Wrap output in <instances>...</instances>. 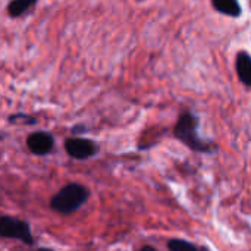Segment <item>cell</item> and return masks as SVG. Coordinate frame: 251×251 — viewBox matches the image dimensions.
I'll use <instances>...</instances> for the list:
<instances>
[{
	"mask_svg": "<svg viewBox=\"0 0 251 251\" xmlns=\"http://www.w3.org/2000/svg\"><path fill=\"white\" fill-rule=\"evenodd\" d=\"M199 118L193 112H184L174 129L175 137L182 141L187 147L199 153H212L215 151V146L212 141L204 140L199 134Z\"/></svg>",
	"mask_w": 251,
	"mask_h": 251,
	"instance_id": "cell-1",
	"label": "cell"
},
{
	"mask_svg": "<svg viewBox=\"0 0 251 251\" xmlns=\"http://www.w3.org/2000/svg\"><path fill=\"white\" fill-rule=\"evenodd\" d=\"M88 190L79 184L65 185L50 201V207L62 215H72L88 200Z\"/></svg>",
	"mask_w": 251,
	"mask_h": 251,
	"instance_id": "cell-2",
	"label": "cell"
},
{
	"mask_svg": "<svg viewBox=\"0 0 251 251\" xmlns=\"http://www.w3.org/2000/svg\"><path fill=\"white\" fill-rule=\"evenodd\" d=\"M0 237L19 240L28 246L34 243L29 224L12 216H0Z\"/></svg>",
	"mask_w": 251,
	"mask_h": 251,
	"instance_id": "cell-3",
	"label": "cell"
},
{
	"mask_svg": "<svg viewBox=\"0 0 251 251\" xmlns=\"http://www.w3.org/2000/svg\"><path fill=\"white\" fill-rule=\"evenodd\" d=\"M65 149L68 154L78 160H85L97 154V146L91 140L85 138H68L65 143Z\"/></svg>",
	"mask_w": 251,
	"mask_h": 251,
	"instance_id": "cell-4",
	"label": "cell"
},
{
	"mask_svg": "<svg viewBox=\"0 0 251 251\" xmlns=\"http://www.w3.org/2000/svg\"><path fill=\"white\" fill-rule=\"evenodd\" d=\"M26 146L31 150V153H34L37 156H46L54 147V140H53L51 134L40 131V132L31 134L26 138Z\"/></svg>",
	"mask_w": 251,
	"mask_h": 251,
	"instance_id": "cell-5",
	"label": "cell"
},
{
	"mask_svg": "<svg viewBox=\"0 0 251 251\" xmlns=\"http://www.w3.org/2000/svg\"><path fill=\"white\" fill-rule=\"evenodd\" d=\"M237 74L240 81L246 85H251V57L247 51H241L237 56Z\"/></svg>",
	"mask_w": 251,
	"mask_h": 251,
	"instance_id": "cell-6",
	"label": "cell"
},
{
	"mask_svg": "<svg viewBox=\"0 0 251 251\" xmlns=\"http://www.w3.org/2000/svg\"><path fill=\"white\" fill-rule=\"evenodd\" d=\"M212 4L222 15H226L231 18H238L241 15V6L235 0H215Z\"/></svg>",
	"mask_w": 251,
	"mask_h": 251,
	"instance_id": "cell-7",
	"label": "cell"
},
{
	"mask_svg": "<svg viewBox=\"0 0 251 251\" xmlns=\"http://www.w3.org/2000/svg\"><path fill=\"white\" fill-rule=\"evenodd\" d=\"M34 4H35V1H29V0H13L12 3H9L7 12L12 18H18V16L24 15L25 12H28Z\"/></svg>",
	"mask_w": 251,
	"mask_h": 251,
	"instance_id": "cell-8",
	"label": "cell"
},
{
	"mask_svg": "<svg viewBox=\"0 0 251 251\" xmlns=\"http://www.w3.org/2000/svg\"><path fill=\"white\" fill-rule=\"evenodd\" d=\"M168 249L169 251H210L207 247L196 246L185 240H171L168 243Z\"/></svg>",
	"mask_w": 251,
	"mask_h": 251,
	"instance_id": "cell-9",
	"label": "cell"
},
{
	"mask_svg": "<svg viewBox=\"0 0 251 251\" xmlns=\"http://www.w3.org/2000/svg\"><path fill=\"white\" fill-rule=\"evenodd\" d=\"M9 121H10L12 124H25V125H28V124L34 125V124L37 122V121H35L32 116L24 115V113H16V115H12V116L9 118Z\"/></svg>",
	"mask_w": 251,
	"mask_h": 251,
	"instance_id": "cell-10",
	"label": "cell"
},
{
	"mask_svg": "<svg viewBox=\"0 0 251 251\" xmlns=\"http://www.w3.org/2000/svg\"><path fill=\"white\" fill-rule=\"evenodd\" d=\"M85 131V126H74V132H82Z\"/></svg>",
	"mask_w": 251,
	"mask_h": 251,
	"instance_id": "cell-11",
	"label": "cell"
},
{
	"mask_svg": "<svg viewBox=\"0 0 251 251\" xmlns=\"http://www.w3.org/2000/svg\"><path fill=\"white\" fill-rule=\"evenodd\" d=\"M140 251H157L156 249H153V247H150V246H146V247H143Z\"/></svg>",
	"mask_w": 251,
	"mask_h": 251,
	"instance_id": "cell-12",
	"label": "cell"
},
{
	"mask_svg": "<svg viewBox=\"0 0 251 251\" xmlns=\"http://www.w3.org/2000/svg\"><path fill=\"white\" fill-rule=\"evenodd\" d=\"M37 251H50V250H46V249H41V250H37Z\"/></svg>",
	"mask_w": 251,
	"mask_h": 251,
	"instance_id": "cell-13",
	"label": "cell"
},
{
	"mask_svg": "<svg viewBox=\"0 0 251 251\" xmlns=\"http://www.w3.org/2000/svg\"><path fill=\"white\" fill-rule=\"evenodd\" d=\"M0 138H1V135H0Z\"/></svg>",
	"mask_w": 251,
	"mask_h": 251,
	"instance_id": "cell-14",
	"label": "cell"
}]
</instances>
